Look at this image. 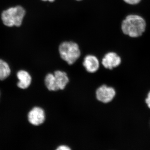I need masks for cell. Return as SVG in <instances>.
<instances>
[{
    "mask_svg": "<svg viewBox=\"0 0 150 150\" xmlns=\"http://www.w3.org/2000/svg\"><path fill=\"white\" fill-rule=\"evenodd\" d=\"M144 19L137 15H129L122 21L121 29L125 35L132 38L142 36L146 30Z\"/></svg>",
    "mask_w": 150,
    "mask_h": 150,
    "instance_id": "obj_1",
    "label": "cell"
},
{
    "mask_svg": "<svg viewBox=\"0 0 150 150\" xmlns=\"http://www.w3.org/2000/svg\"><path fill=\"white\" fill-rule=\"evenodd\" d=\"M59 52L61 59L69 66L76 63L81 55L79 46L74 41L62 42L59 45Z\"/></svg>",
    "mask_w": 150,
    "mask_h": 150,
    "instance_id": "obj_2",
    "label": "cell"
},
{
    "mask_svg": "<svg viewBox=\"0 0 150 150\" xmlns=\"http://www.w3.org/2000/svg\"><path fill=\"white\" fill-rule=\"evenodd\" d=\"M25 14V11L21 6L10 8L1 14V19L6 26H20Z\"/></svg>",
    "mask_w": 150,
    "mask_h": 150,
    "instance_id": "obj_3",
    "label": "cell"
},
{
    "mask_svg": "<svg viewBox=\"0 0 150 150\" xmlns=\"http://www.w3.org/2000/svg\"><path fill=\"white\" fill-rule=\"evenodd\" d=\"M116 95V91L112 87L103 84L97 88L95 97L98 101L104 104L111 102Z\"/></svg>",
    "mask_w": 150,
    "mask_h": 150,
    "instance_id": "obj_4",
    "label": "cell"
},
{
    "mask_svg": "<svg viewBox=\"0 0 150 150\" xmlns=\"http://www.w3.org/2000/svg\"><path fill=\"white\" fill-rule=\"evenodd\" d=\"M27 120L30 124L35 127L43 125L46 120L45 110L40 106L33 107L28 112Z\"/></svg>",
    "mask_w": 150,
    "mask_h": 150,
    "instance_id": "obj_5",
    "label": "cell"
},
{
    "mask_svg": "<svg viewBox=\"0 0 150 150\" xmlns=\"http://www.w3.org/2000/svg\"><path fill=\"white\" fill-rule=\"evenodd\" d=\"M121 59L117 54L109 52L105 54L101 60V64L105 69L112 70L121 64Z\"/></svg>",
    "mask_w": 150,
    "mask_h": 150,
    "instance_id": "obj_6",
    "label": "cell"
},
{
    "mask_svg": "<svg viewBox=\"0 0 150 150\" xmlns=\"http://www.w3.org/2000/svg\"><path fill=\"white\" fill-rule=\"evenodd\" d=\"M16 77L18 80L17 86L20 89L24 90L29 88L32 82V77L28 71L21 70L16 73Z\"/></svg>",
    "mask_w": 150,
    "mask_h": 150,
    "instance_id": "obj_7",
    "label": "cell"
},
{
    "mask_svg": "<svg viewBox=\"0 0 150 150\" xmlns=\"http://www.w3.org/2000/svg\"><path fill=\"white\" fill-rule=\"evenodd\" d=\"M83 66L89 74L96 73L100 68V62L96 56L88 54L84 58Z\"/></svg>",
    "mask_w": 150,
    "mask_h": 150,
    "instance_id": "obj_8",
    "label": "cell"
},
{
    "mask_svg": "<svg viewBox=\"0 0 150 150\" xmlns=\"http://www.w3.org/2000/svg\"><path fill=\"white\" fill-rule=\"evenodd\" d=\"M54 74L59 90H64L70 82V78L66 72L61 70H56Z\"/></svg>",
    "mask_w": 150,
    "mask_h": 150,
    "instance_id": "obj_9",
    "label": "cell"
},
{
    "mask_svg": "<svg viewBox=\"0 0 150 150\" xmlns=\"http://www.w3.org/2000/svg\"><path fill=\"white\" fill-rule=\"evenodd\" d=\"M44 83L47 90L50 92H57L59 91L54 74L49 73L46 74L44 78Z\"/></svg>",
    "mask_w": 150,
    "mask_h": 150,
    "instance_id": "obj_10",
    "label": "cell"
},
{
    "mask_svg": "<svg viewBox=\"0 0 150 150\" xmlns=\"http://www.w3.org/2000/svg\"><path fill=\"white\" fill-rule=\"evenodd\" d=\"M11 72L10 67L5 61L0 59V81L6 79Z\"/></svg>",
    "mask_w": 150,
    "mask_h": 150,
    "instance_id": "obj_11",
    "label": "cell"
},
{
    "mask_svg": "<svg viewBox=\"0 0 150 150\" xmlns=\"http://www.w3.org/2000/svg\"><path fill=\"white\" fill-rule=\"evenodd\" d=\"M71 148L70 146L66 144H62L58 146L56 148V150H71Z\"/></svg>",
    "mask_w": 150,
    "mask_h": 150,
    "instance_id": "obj_12",
    "label": "cell"
},
{
    "mask_svg": "<svg viewBox=\"0 0 150 150\" xmlns=\"http://www.w3.org/2000/svg\"><path fill=\"white\" fill-rule=\"evenodd\" d=\"M142 0H123L125 2L130 5H136L139 4Z\"/></svg>",
    "mask_w": 150,
    "mask_h": 150,
    "instance_id": "obj_13",
    "label": "cell"
},
{
    "mask_svg": "<svg viewBox=\"0 0 150 150\" xmlns=\"http://www.w3.org/2000/svg\"><path fill=\"white\" fill-rule=\"evenodd\" d=\"M146 103L148 105V107L150 108V92L148 95L147 98L146 99Z\"/></svg>",
    "mask_w": 150,
    "mask_h": 150,
    "instance_id": "obj_14",
    "label": "cell"
},
{
    "mask_svg": "<svg viewBox=\"0 0 150 150\" xmlns=\"http://www.w3.org/2000/svg\"><path fill=\"white\" fill-rule=\"evenodd\" d=\"M42 1H48L50 2H54L55 0H42Z\"/></svg>",
    "mask_w": 150,
    "mask_h": 150,
    "instance_id": "obj_15",
    "label": "cell"
},
{
    "mask_svg": "<svg viewBox=\"0 0 150 150\" xmlns=\"http://www.w3.org/2000/svg\"><path fill=\"white\" fill-rule=\"evenodd\" d=\"M76 1H82V0H76Z\"/></svg>",
    "mask_w": 150,
    "mask_h": 150,
    "instance_id": "obj_16",
    "label": "cell"
},
{
    "mask_svg": "<svg viewBox=\"0 0 150 150\" xmlns=\"http://www.w3.org/2000/svg\"><path fill=\"white\" fill-rule=\"evenodd\" d=\"M0 98H1V92H0Z\"/></svg>",
    "mask_w": 150,
    "mask_h": 150,
    "instance_id": "obj_17",
    "label": "cell"
}]
</instances>
